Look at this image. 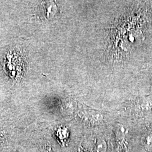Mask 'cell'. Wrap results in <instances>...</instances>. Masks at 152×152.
Masks as SVG:
<instances>
[{
	"instance_id": "cell-1",
	"label": "cell",
	"mask_w": 152,
	"mask_h": 152,
	"mask_svg": "<svg viewBox=\"0 0 152 152\" xmlns=\"http://www.w3.org/2000/svg\"><path fill=\"white\" fill-rule=\"evenodd\" d=\"M56 11L57 6L54 1H45L40 6V13L45 19H51Z\"/></svg>"
},
{
	"instance_id": "cell-2",
	"label": "cell",
	"mask_w": 152,
	"mask_h": 152,
	"mask_svg": "<svg viewBox=\"0 0 152 152\" xmlns=\"http://www.w3.org/2000/svg\"><path fill=\"white\" fill-rule=\"evenodd\" d=\"M106 144L104 141H102L98 142L96 148V152H105L106 150Z\"/></svg>"
}]
</instances>
